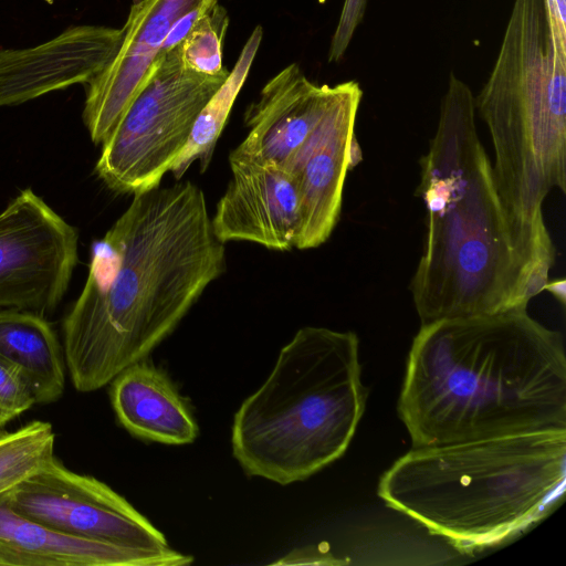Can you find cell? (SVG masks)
I'll return each mask as SVG.
<instances>
[{"instance_id": "obj_1", "label": "cell", "mask_w": 566, "mask_h": 566, "mask_svg": "<svg viewBox=\"0 0 566 566\" xmlns=\"http://www.w3.org/2000/svg\"><path fill=\"white\" fill-rule=\"evenodd\" d=\"M226 269V247L197 185L133 195L93 243L85 284L63 321L74 388L95 391L145 359Z\"/></svg>"}, {"instance_id": "obj_2", "label": "cell", "mask_w": 566, "mask_h": 566, "mask_svg": "<svg viewBox=\"0 0 566 566\" xmlns=\"http://www.w3.org/2000/svg\"><path fill=\"white\" fill-rule=\"evenodd\" d=\"M398 413L412 448L566 429L562 335L526 307L423 324Z\"/></svg>"}, {"instance_id": "obj_3", "label": "cell", "mask_w": 566, "mask_h": 566, "mask_svg": "<svg viewBox=\"0 0 566 566\" xmlns=\"http://www.w3.org/2000/svg\"><path fill=\"white\" fill-rule=\"evenodd\" d=\"M475 112L471 88L451 72L420 159L427 234L410 292L421 325L526 307L544 291L517 247Z\"/></svg>"}, {"instance_id": "obj_4", "label": "cell", "mask_w": 566, "mask_h": 566, "mask_svg": "<svg viewBox=\"0 0 566 566\" xmlns=\"http://www.w3.org/2000/svg\"><path fill=\"white\" fill-rule=\"evenodd\" d=\"M566 429L412 448L380 478L385 503L462 553L503 544L564 500Z\"/></svg>"}, {"instance_id": "obj_5", "label": "cell", "mask_w": 566, "mask_h": 566, "mask_svg": "<svg viewBox=\"0 0 566 566\" xmlns=\"http://www.w3.org/2000/svg\"><path fill=\"white\" fill-rule=\"evenodd\" d=\"M474 105L490 132L495 182L515 238L544 239L543 202L553 189L566 191V38L546 0H514Z\"/></svg>"}, {"instance_id": "obj_6", "label": "cell", "mask_w": 566, "mask_h": 566, "mask_svg": "<svg viewBox=\"0 0 566 566\" xmlns=\"http://www.w3.org/2000/svg\"><path fill=\"white\" fill-rule=\"evenodd\" d=\"M367 394L357 335L302 327L235 412L233 457L251 476L281 485L305 480L345 453Z\"/></svg>"}, {"instance_id": "obj_7", "label": "cell", "mask_w": 566, "mask_h": 566, "mask_svg": "<svg viewBox=\"0 0 566 566\" xmlns=\"http://www.w3.org/2000/svg\"><path fill=\"white\" fill-rule=\"evenodd\" d=\"M229 73L211 76L185 69L177 46L158 55L148 82L102 144L98 178L124 195L160 186Z\"/></svg>"}, {"instance_id": "obj_8", "label": "cell", "mask_w": 566, "mask_h": 566, "mask_svg": "<svg viewBox=\"0 0 566 566\" xmlns=\"http://www.w3.org/2000/svg\"><path fill=\"white\" fill-rule=\"evenodd\" d=\"M77 247L76 229L22 190L0 212V308L52 314L67 291Z\"/></svg>"}, {"instance_id": "obj_9", "label": "cell", "mask_w": 566, "mask_h": 566, "mask_svg": "<svg viewBox=\"0 0 566 566\" xmlns=\"http://www.w3.org/2000/svg\"><path fill=\"white\" fill-rule=\"evenodd\" d=\"M20 514L61 533L93 542L168 548L165 535L104 482L67 469L55 455L7 491Z\"/></svg>"}, {"instance_id": "obj_10", "label": "cell", "mask_w": 566, "mask_h": 566, "mask_svg": "<svg viewBox=\"0 0 566 566\" xmlns=\"http://www.w3.org/2000/svg\"><path fill=\"white\" fill-rule=\"evenodd\" d=\"M361 98L358 82L335 85L319 123L283 167L300 199L301 222L295 244L298 250L325 243L339 220L347 172L361 160L355 136Z\"/></svg>"}, {"instance_id": "obj_11", "label": "cell", "mask_w": 566, "mask_h": 566, "mask_svg": "<svg viewBox=\"0 0 566 566\" xmlns=\"http://www.w3.org/2000/svg\"><path fill=\"white\" fill-rule=\"evenodd\" d=\"M218 0H135L118 48L85 84L83 122L95 144H103L148 82L174 24L190 11L206 13Z\"/></svg>"}, {"instance_id": "obj_12", "label": "cell", "mask_w": 566, "mask_h": 566, "mask_svg": "<svg viewBox=\"0 0 566 566\" xmlns=\"http://www.w3.org/2000/svg\"><path fill=\"white\" fill-rule=\"evenodd\" d=\"M120 38L122 28L75 25L35 46L0 50V107L85 85L113 57Z\"/></svg>"}, {"instance_id": "obj_13", "label": "cell", "mask_w": 566, "mask_h": 566, "mask_svg": "<svg viewBox=\"0 0 566 566\" xmlns=\"http://www.w3.org/2000/svg\"><path fill=\"white\" fill-rule=\"evenodd\" d=\"M335 85L310 81L296 63L274 75L244 115L245 138L230 153L229 164L283 168L326 112Z\"/></svg>"}, {"instance_id": "obj_14", "label": "cell", "mask_w": 566, "mask_h": 566, "mask_svg": "<svg viewBox=\"0 0 566 566\" xmlns=\"http://www.w3.org/2000/svg\"><path fill=\"white\" fill-rule=\"evenodd\" d=\"M231 179L211 218L223 244L247 241L276 251L295 248L300 199L290 174L281 167L230 164Z\"/></svg>"}, {"instance_id": "obj_15", "label": "cell", "mask_w": 566, "mask_h": 566, "mask_svg": "<svg viewBox=\"0 0 566 566\" xmlns=\"http://www.w3.org/2000/svg\"><path fill=\"white\" fill-rule=\"evenodd\" d=\"M193 560L170 547L147 549L74 537L17 512L0 494V565L179 566Z\"/></svg>"}, {"instance_id": "obj_16", "label": "cell", "mask_w": 566, "mask_h": 566, "mask_svg": "<svg viewBox=\"0 0 566 566\" xmlns=\"http://www.w3.org/2000/svg\"><path fill=\"white\" fill-rule=\"evenodd\" d=\"M111 401L119 423L134 437L188 444L199 429L187 403L168 375L142 359L111 381Z\"/></svg>"}, {"instance_id": "obj_17", "label": "cell", "mask_w": 566, "mask_h": 566, "mask_svg": "<svg viewBox=\"0 0 566 566\" xmlns=\"http://www.w3.org/2000/svg\"><path fill=\"white\" fill-rule=\"evenodd\" d=\"M0 359L30 385L36 403H51L65 388V358L56 332L45 316L0 308Z\"/></svg>"}, {"instance_id": "obj_18", "label": "cell", "mask_w": 566, "mask_h": 566, "mask_svg": "<svg viewBox=\"0 0 566 566\" xmlns=\"http://www.w3.org/2000/svg\"><path fill=\"white\" fill-rule=\"evenodd\" d=\"M263 36L256 25L247 40L232 71L199 114L189 142L171 168L177 180L197 160L203 172L212 158L217 142L227 124L232 106L243 86Z\"/></svg>"}, {"instance_id": "obj_19", "label": "cell", "mask_w": 566, "mask_h": 566, "mask_svg": "<svg viewBox=\"0 0 566 566\" xmlns=\"http://www.w3.org/2000/svg\"><path fill=\"white\" fill-rule=\"evenodd\" d=\"M50 422L32 420L13 431L0 429V494L43 468L54 457Z\"/></svg>"}, {"instance_id": "obj_20", "label": "cell", "mask_w": 566, "mask_h": 566, "mask_svg": "<svg viewBox=\"0 0 566 566\" xmlns=\"http://www.w3.org/2000/svg\"><path fill=\"white\" fill-rule=\"evenodd\" d=\"M228 27L227 9L217 2L177 45L182 66L211 76L229 72L222 63V46Z\"/></svg>"}, {"instance_id": "obj_21", "label": "cell", "mask_w": 566, "mask_h": 566, "mask_svg": "<svg viewBox=\"0 0 566 566\" xmlns=\"http://www.w3.org/2000/svg\"><path fill=\"white\" fill-rule=\"evenodd\" d=\"M32 389L24 377L0 359V429L35 405Z\"/></svg>"}, {"instance_id": "obj_22", "label": "cell", "mask_w": 566, "mask_h": 566, "mask_svg": "<svg viewBox=\"0 0 566 566\" xmlns=\"http://www.w3.org/2000/svg\"><path fill=\"white\" fill-rule=\"evenodd\" d=\"M367 0H344L336 29L333 33L327 60L338 62L345 54L353 35L363 21Z\"/></svg>"}, {"instance_id": "obj_23", "label": "cell", "mask_w": 566, "mask_h": 566, "mask_svg": "<svg viewBox=\"0 0 566 566\" xmlns=\"http://www.w3.org/2000/svg\"><path fill=\"white\" fill-rule=\"evenodd\" d=\"M342 560H337L327 551H323L319 547H306L301 549H294L287 555L282 557L280 560L273 564L277 565H303V564H342Z\"/></svg>"}, {"instance_id": "obj_24", "label": "cell", "mask_w": 566, "mask_h": 566, "mask_svg": "<svg viewBox=\"0 0 566 566\" xmlns=\"http://www.w3.org/2000/svg\"><path fill=\"white\" fill-rule=\"evenodd\" d=\"M545 291H548L562 305H565L566 302V281L565 279L555 280L552 282H547L544 287Z\"/></svg>"}]
</instances>
